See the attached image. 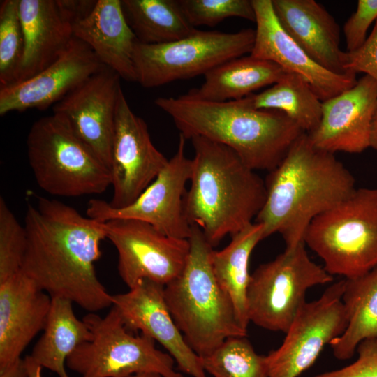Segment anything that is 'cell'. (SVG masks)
I'll return each instance as SVG.
<instances>
[{"instance_id":"f35d334b","label":"cell","mask_w":377,"mask_h":377,"mask_svg":"<svg viewBox=\"0 0 377 377\" xmlns=\"http://www.w3.org/2000/svg\"><path fill=\"white\" fill-rule=\"evenodd\" d=\"M369 147L377 152V105L372 120Z\"/></svg>"},{"instance_id":"d6986e66","label":"cell","mask_w":377,"mask_h":377,"mask_svg":"<svg viewBox=\"0 0 377 377\" xmlns=\"http://www.w3.org/2000/svg\"><path fill=\"white\" fill-rule=\"evenodd\" d=\"M256 24L251 56L273 62L287 73L304 77L322 101L352 87L356 74L334 73L316 63L284 30L272 0H252Z\"/></svg>"},{"instance_id":"277c9868","label":"cell","mask_w":377,"mask_h":377,"mask_svg":"<svg viewBox=\"0 0 377 377\" xmlns=\"http://www.w3.org/2000/svg\"><path fill=\"white\" fill-rule=\"evenodd\" d=\"M190 140L195 156L184 214L214 247L253 222L265 201V181L228 147L201 136Z\"/></svg>"},{"instance_id":"2e32d148","label":"cell","mask_w":377,"mask_h":377,"mask_svg":"<svg viewBox=\"0 0 377 377\" xmlns=\"http://www.w3.org/2000/svg\"><path fill=\"white\" fill-rule=\"evenodd\" d=\"M90 9L88 0H19L24 50L17 82L35 75L61 54L74 38V24Z\"/></svg>"},{"instance_id":"74e56055","label":"cell","mask_w":377,"mask_h":377,"mask_svg":"<svg viewBox=\"0 0 377 377\" xmlns=\"http://www.w3.org/2000/svg\"><path fill=\"white\" fill-rule=\"evenodd\" d=\"M24 359L28 368L29 377H43L41 374L43 367L37 364L30 355H27Z\"/></svg>"},{"instance_id":"ffe728a7","label":"cell","mask_w":377,"mask_h":377,"mask_svg":"<svg viewBox=\"0 0 377 377\" xmlns=\"http://www.w3.org/2000/svg\"><path fill=\"white\" fill-rule=\"evenodd\" d=\"M376 105L377 82L364 75L352 87L323 101L320 121L307 134L323 150L362 153L369 147Z\"/></svg>"},{"instance_id":"5b68a950","label":"cell","mask_w":377,"mask_h":377,"mask_svg":"<svg viewBox=\"0 0 377 377\" xmlns=\"http://www.w3.org/2000/svg\"><path fill=\"white\" fill-rule=\"evenodd\" d=\"M190 252L180 274L164 286V297L177 327L191 349L205 357L226 339L246 337L228 295L212 267L213 247L191 225Z\"/></svg>"},{"instance_id":"6da1fadb","label":"cell","mask_w":377,"mask_h":377,"mask_svg":"<svg viewBox=\"0 0 377 377\" xmlns=\"http://www.w3.org/2000/svg\"><path fill=\"white\" fill-rule=\"evenodd\" d=\"M22 271L52 298H65L90 313L112 306L95 263L106 238L104 222L57 200L39 196L28 204Z\"/></svg>"},{"instance_id":"7c38bea8","label":"cell","mask_w":377,"mask_h":377,"mask_svg":"<svg viewBox=\"0 0 377 377\" xmlns=\"http://www.w3.org/2000/svg\"><path fill=\"white\" fill-rule=\"evenodd\" d=\"M185 138L179 134L174 156L133 203L113 208L108 202L92 199L87 205V216L101 222L116 219L139 220L169 237L188 239L191 226L184 214V199L193 163L185 155Z\"/></svg>"},{"instance_id":"1f68e13d","label":"cell","mask_w":377,"mask_h":377,"mask_svg":"<svg viewBox=\"0 0 377 377\" xmlns=\"http://www.w3.org/2000/svg\"><path fill=\"white\" fill-rule=\"evenodd\" d=\"M27 246V233L7 205L0 198V282L22 269Z\"/></svg>"},{"instance_id":"d590c367","label":"cell","mask_w":377,"mask_h":377,"mask_svg":"<svg viewBox=\"0 0 377 377\" xmlns=\"http://www.w3.org/2000/svg\"><path fill=\"white\" fill-rule=\"evenodd\" d=\"M345 68L348 72L364 73L377 82V20L364 43L355 51L346 52Z\"/></svg>"},{"instance_id":"ac0fdd59","label":"cell","mask_w":377,"mask_h":377,"mask_svg":"<svg viewBox=\"0 0 377 377\" xmlns=\"http://www.w3.org/2000/svg\"><path fill=\"white\" fill-rule=\"evenodd\" d=\"M105 67L87 44L74 37L45 69L27 80L0 88V115L29 109L43 110Z\"/></svg>"},{"instance_id":"3957f363","label":"cell","mask_w":377,"mask_h":377,"mask_svg":"<svg viewBox=\"0 0 377 377\" xmlns=\"http://www.w3.org/2000/svg\"><path fill=\"white\" fill-rule=\"evenodd\" d=\"M154 103L186 140L201 136L224 145L255 171L274 169L304 133L282 112L255 108L246 98L214 102L185 94L158 97Z\"/></svg>"},{"instance_id":"ab89813d","label":"cell","mask_w":377,"mask_h":377,"mask_svg":"<svg viewBox=\"0 0 377 377\" xmlns=\"http://www.w3.org/2000/svg\"><path fill=\"white\" fill-rule=\"evenodd\" d=\"M131 377H162V376L156 373H140V374H135Z\"/></svg>"},{"instance_id":"ba28073f","label":"cell","mask_w":377,"mask_h":377,"mask_svg":"<svg viewBox=\"0 0 377 377\" xmlns=\"http://www.w3.org/2000/svg\"><path fill=\"white\" fill-rule=\"evenodd\" d=\"M83 320L91 338L78 346L66 362L81 377H131L140 373L184 377L176 371L172 357L158 350L155 341L126 328L115 306L104 316L90 313Z\"/></svg>"},{"instance_id":"d6a6232c","label":"cell","mask_w":377,"mask_h":377,"mask_svg":"<svg viewBox=\"0 0 377 377\" xmlns=\"http://www.w3.org/2000/svg\"><path fill=\"white\" fill-rule=\"evenodd\" d=\"M189 23L214 27L223 20L236 17L255 22L252 0H179Z\"/></svg>"},{"instance_id":"8d00e7d4","label":"cell","mask_w":377,"mask_h":377,"mask_svg":"<svg viewBox=\"0 0 377 377\" xmlns=\"http://www.w3.org/2000/svg\"><path fill=\"white\" fill-rule=\"evenodd\" d=\"M0 377H29L24 358H19L12 363L0 367Z\"/></svg>"},{"instance_id":"9c48e42d","label":"cell","mask_w":377,"mask_h":377,"mask_svg":"<svg viewBox=\"0 0 377 377\" xmlns=\"http://www.w3.org/2000/svg\"><path fill=\"white\" fill-rule=\"evenodd\" d=\"M306 247L304 242L286 247L251 274L246 293L249 323L285 333L305 303L306 291L333 281L334 276L310 258Z\"/></svg>"},{"instance_id":"5bb4252c","label":"cell","mask_w":377,"mask_h":377,"mask_svg":"<svg viewBox=\"0 0 377 377\" xmlns=\"http://www.w3.org/2000/svg\"><path fill=\"white\" fill-rule=\"evenodd\" d=\"M168 161L153 144L147 124L133 112L121 89L111 149L110 171L113 193L109 205L123 208L133 203Z\"/></svg>"},{"instance_id":"8992f818","label":"cell","mask_w":377,"mask_h":377,"mask_svg":"<svg viewBox=\"0 0 377 377\" xmlns=\"http://www.w3.org/2000/svg\"><path fill=\"white\" fill-rule=\"evenodd\" d=\"M304 242L323 260L332 276L346 279L377 266V187L359 188L337 206L317 216Z\"/></svg>"},{"instance_id":"e575fe53","label":"cell","mask_w":377,"mask_h":377,"mask_svg":"<svg viewBox=\"0 0 377 377\" xmlns=\"http://www.w3.org/2000/svg\"><path fill=\"white\" fill-rule=\"evenodd\" d=\"M356 352L357 357L350 364L313 377H377V337L362 341Z\"/></svg>"},{"instance_id":"4316f807","label":"cell","mask_w":377,"mask_h":377,"mask_svg":"<svg viewBox=\"0 0 377 377\" xmlns=\"http://www.w3.org/2000/svg\"><path fill=\"white\" fill-rule=\"evenodd\" d=\"M344 279L342 303L347 325L330 344L340 360L351 358L362 341L377 337V266L362 276Z\"/></svg>"},{"instance_id":"4fadbf2b","label":"cell","mask_w":377,"mask_h":377,"mask_svg":"<svg viewBox=\"0 0 377 377\" xmlns=\"http://www.w3.org/2000/svg\"><path fill=\"white\" fill-rule=\"evenodd\" d=\"M108 238L118 253V272L130 288L143 279L165 286L182 272L188 239L169 237L148 223L116 219L104 222Z\"/></svg>"},{"instance_id":"f546056e","label":"cell","mask_w":377,"mask_h":377,"mask_svg":"<svg viewBox=\"0 0 377 377\" xmlns=\"http://www.w3.org/2000/svg\"><path fill=\"white\" fill-rule=\"evenodd\" d=\"M204 370L214 377H267L266 355L258 354L245 337H230L202 357Z\"/></svg>"},{"instance_id":"52a82bcc","label":"cell","mask_w":377,"mask_h":377,"mask_svg":"<svg viewBox=\"0 0 377 377\" xmlns=\"http://www.w3.org/2000/svg\"><path fill=\"white\" fill-rule=\"evenodd\" d=\"M27 147L36 182L50 195L101 194L111 186L109 168L53 114L33 124Z\"/></svg>"},{"instance_id":"30bf717a","label":"cell","mask_w":377,"mask_h":377,"mask_svg":"<svg viewBox=\"0 0 377 377\" xmlns=\"http://www.w3.org/2000/svg\"><path fill=\"white\" fill-rule=\"evenodd\" d=\"M255 30L235 33L197 29L192 34L170 43L135 45L133 64L136 82L152 88L205 75L228 60L252 51Z\"/></svg>"},{"instance_id":"7a4b0ae2","label":"cell","mask_w":377,"mask_h":377,"mask_svg":"<svg viewBox=\"0 0 377 377\" xmlns=\"http://www.w3.org/2000/svg\"><path fill=\"white\" fill-rule=\"evenodd\" d=\"M266 198L255 221L265 238L279 233L286 247L304 242L318 216L348 198L357 188L353 175L335 156L302 133L265 180Z\"/></svg>"},{"instance_id":"603a6c76","label":"cell","mask_w":377,"mask_h":377,"mask_svg":"<svg viewBox=\"0 0 377 377\" xmlns=\"http://www.w3.org/2000/svg\"><path fill=\"white\" fill-rule=\"evenodd\" d=\"M73 35L121 79L136 82L133 57L138 39L121 0H96L91 12L74 24Z\"/></svg>"},{"instance_id":"d4e9b609","label":"cell","mask_w":377,"mask_h":377,"mask_svg":"<svg viewBox=\"0 0 377 377\" xmlns=\"http://www.w3.org/2000/svg\"><path fill=\"white\" fill-rule=\"evenodd\" d=\"M231 237L225 248L212 250V267L218 283L232 300L240 325L247 330L246 293L251 278L249 264L253 250L265 239L264 227L254 221Z\"/></svg>"},{"instance_id":"44dd1931","label":"cell","mask_w":377,"mask_h":377,"mask_svg":"<svg viewBox=\"0 0 377 377\" xmlns=\"http://www.w3.org/2000/svg\"><path fill=\"white\" fill-rule=\"evenodd\" d=\"M52 297L22 270L0 282V367L21 357L44 330Z\"/></svg>"},{"instance_id":"f1b7e54d","label":"cell","mask_w":377,"mask_h":377,"mask_svg":"<svg viewBox=\"0 0 377 377\" xmlns=\"http://www.w3.org/2000/svg\"><path fill=\"white\" fill-rule=\"evenodd\" d=\"M245 98L255 108L282 112L306 133L320 121L323 101L309 82L296 73L286 72L265 90Z\"/></svg>"},{"instance_id":"9a60e30c","label":"cell","mask_w":377,"mask_h":377,"mask_svg":"<svg viewBox=\"0 0 377 377\" xmlns=\"http://www.w3.org/2000/svg\"><path fill=\"white\" fill-rule=\"evenodd\" d=\"M121 77L105 67L54 105L64 121L110 170Z\"/></svg>"},{"instance_id":"7402d4cb","label":"cell","mask_w":377,"mask_h":377,"mask_svg":"<svg viewBox=\"0 0 377 377\" xmlns=\"http://www.w3.org/2000/svg\"><path fill=\"white\" fill-rule=\"evenodd\" d=\"M272 2L281 27L316 63L336 74L352 73L345 68L339 26L323 6L315 0Z\"/></svg>"},{"instance_id":"484cf974","label":"cell","mask_w":377,"mask_h":377,"mask_svg":"<svg viewBox=\"0 0 377 377\" xmlns=\"http://www.w3.org/2000/svg\"><path fill=\"white\" fill-rule=\"evenodd\" d=\"M91 338L88 324L76 317L73 302L65 298L53 297L43 333L30 356L43 368L56 373L59 377H69L64 366L68 357Z\"/></svg>"},{"instance_id":"83f0119b","label":"cell","mask_w":377,"mask_h":377,"mask_svg":"<svg viewBox=\"0 0 377 377\" xmlns=\"http://www.w3.org/2000/svg\"><path fill=\"white\" fill-rule=\"evenodd\" d=\"M138 41L162 44L184 38L197 29L186 19L179 0H121Z\"/></svg>"},{"instance_id":"836d02e7","label":"cell","mask_w":377,"mask_h":377,"mask_svg":"<svg viewBox=\"0 0 377 377\" xmlns=\"http://www.w3.org/2000/svg\"><path fill=\"white\" fill-rule=\"evenodd\" d=\"M377 20V0H359L355 11L345 22L343 32L346 52L360 48L367 38V31Z\"/></svg>"},{"instance_id":"cb8c5ba5","label":"cell","mask_w":377,"mask_h":377,"mask_svg":"<svg viewBox=\"0 0 377 377\" xmlns=\"http://www.w3.org/2000/svg\"><path fill=\"white\" fill-rule=\"evenodd\" d=\"M286 73L269 61L251 55L237 57L208 71L200 87L191 89L186 95L214 102L239 100L263 87L272 86Z\"/></svg>"},{"instance_id":"4dcf8cb0","label":"cell","mask_w":377,"mask_h":377,"mask_svg":"<svg viewBox=\"0 0 377 377\" xmlns=\"http://www.w3.org/2000/svg\"><path fill=\"white\" fill-rule=\"evenodd\" d=\"M24 50L19 0L0 4V88L18 82Z\"/></svg>"},{"instance_id":"e0dca14e","label":"cell","mask_w":377,"mask_h":377,"mask_svg":"<svg viewBox=\"0 0 377 377\" xmlns=\"http://www.w3.org/2000/svg\"><path fill=\"white\" fill-rule=\"evenodd\" d=\"M164 286L143 279L124 293L112 295L126 328L158 342L178 369L191 377H207L201 358L188 346L177 327L164 297Z\"/></svg>"},{"instance_id":"8fae6325","label":"cell","mask_w":377,"mask_h":377,"mask_svg":"<svg viewBox=\"0 0 377 377\" xmlns=\"http://www.w3.org/2000/svg\"><path fill=\"white\" fill-rule=\"evenodd\" d=\"M344 283V279L333 283L319 298L301 306L281 346L266 355L267 377H298L343 333L347 325Z\"/></svg>"}]
</instances>
